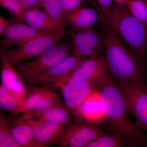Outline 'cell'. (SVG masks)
<instances>
[{"label":"cell","mask_w":147,"mask_h":147,"mask_svg":"<svg viewBox=\"0 0 147 147\" xmlns=\"http://www.w3.org/2000/svg\"><path fill=\"white\" fill-rule=\"evenodd\" d=\"M102 22L104 40L103 56L108 75L117 84L146 83V69L107 23Z\"/></svg>","instance_id":"cell-1"},{"label":"cell","mask_w":147,"mask_h":147,"mask_svg":"<svg viewBox=\"0 0 147 147\" xmlns=\"http://www.w3.org/2000/svg\"><path fill=\"white\" fill-rule=\"evenodd\" d=\"M96 90L103 100L106 120L113 132L124 139L129 146L147 147V134L129 120L121 92L108 74L96 84Z\"/></svg>","instance_id":"cell-2"},{"label":"cell","mask_w":147,"mask_h":147,"mask_svg":"<svg viewBox=\"0 0 147 147\" xmlns=\"http://www.w3.org/2000/svg\"><path fill=\"white\" fill-rule=\"evenodd\" d=\"M105 21L147 69V27L130 13L126 5L115 4Z\"/></svg>","instance_id":"cell-3"},{"label":"cell","mask_w":147,"mask_h":147,"mask_svg":"<svg viewBox=\"0 0 147 147\" xmlns=\"http://www.w3.org/2000/svg\"><path fill=\"white\" fill-rule=\"evenodd\" d=\"M73 55L71 38L65 37L36 57L13 66L26 84L33 78Z\"/></svg>","instance_id":"cell-4"},{"label":"cell","mask_w":147,"mask_h":147,"mask_svg":"<svg viewBox=\"0 0 147 147\" xmlns=\"http://www.w3.org/2000/svg\"><path fill=\"white\" fill-rule=\"evenodd\" d=\"M67 35L61 33H42L5 51L3 55L12 65L38 57L56 45Z\"/></svg>","instance_id":"cell-5"},{"label":"cell","mask_w":147,"mask_h":147,"mask_svg":"<svg viewBox=\"0 0 147 147\" xmlns=\"http://www.w3.org/2000/svg\"><path fill=\"white\" fill-rule=\"evenodd\" d=\"M117 84L127 111L134 117L136 125L147 134V85Z\"/></svg>","instance_id":"cell-6"},{"label":"cell","mask_w":147,"mask_h":147,"mask_svg":"<svg viewBox=\"0 0 147 147\" xmlns=\"http://www.w3.org/2000/svg\"><path fill=\"white\" fill-rule=\"evenodd\" d=\"M52 86L60 90L65 104L71 114L96 89V85L92 82L77 80L68 76Z\"/></svg>","instance_id":"cell-7"},{"label":"cell","mask_w":147,"mask_h":147,"mask_svg":"<svg viewBox=\"0 0 147 147\" xmlns=\"http://www.w3.org/2000/svg\"><path fill=\"white\" fill-rule=\"evenodd\" d=\"M104 132L95 125L75 120L66 127L63 137L58 145L63 147H86Z\"/></svg>","instance_id":"cell-8"},{"label":"cell","mask_w":147,"mask_h":147,"mask_svg":"<svg viewBox=\"0 0 147 147\" xmlns=\"http://www.w3.org/2000/svg\"><path fill=\"white\" fill-rule=\"evenodd\" d=\"M87 58L71 55L27 82L26 86H53L70 75Z\"/></svg>","instance_id":"cell-9"},{"label":"cell","mask_w":147,"mask_h":147,"mask_svg":"<svg viewBox=\"0 0 147 147\" xmlns=\"http://www.w3.org/2000/svg\"><path fill=\"white\" fill-rule=\"evenodd\" d=\"M22 117L31 126L36 141L39 147H45L59 143L65 132L66 126L45 121L36 119L26 113Z\"/></svg>","instance_id":"cell-10"},{"label":"cell","mask_w":147,"mask_h":147,"mask_svg":"<svg viewBox=\"0 0 147 147\" xmlns=\"http://www.w3.org/2000/svg\"><path fill=\"white\" fill-rule=\"evenodd\" d=\"M72 114L75 120L93 125L106 120L105 105L99 92L96 89L92 92Z\"/></svg>","instance_id":"cell-11"},{"label":"cell","mask_w":147,"mask_h":147,"mask_svg":"<svg viewBox=\"0 0 147 147\" xmlns=\"http://www.w3.org/2000/svg\"><path fill=\"white\" fill-rule=\"evenodd\" d=\"M108 74L105 58L101 56L86 59L68 76L77 80L91 82L96 85Z\"/></svg>","instance_id":"cell-12"},{"label":"cell","mask_w":147,"mask_h":147,"mask_svg":"<svg viewBox=\"0 0 147 147\" xmlns=\"http://www.w3.org/2000/svg\"><path fill=\"white\" fill-rule=\"evenodd\" d=\"M42 33H46L40 32L24 22L14 21L1 40V54Z\"/></svg>","instance_id":"cell-13"},{"label":"cell","mask_w":147,"mask_h":147,"mask_svg":"<svg viewBox=\"0 0 147 147\" xmlns=\"http://www.w3.org/2000/svg\"><path fill=\"white\" fill-rule=\"evenodd\" d=\"M23 22L42 32L67 35V31L66 30L63 25L53 20L45 11L40 10V9H34L24 11Z\"/></svg>","instance_id":"cell-14"},{"label":"cell","mask_w":147,"mask_h":147,"mask_svg":"<svg viewBox=\"0 0 147 147\" xmlns=\"http://www.w3.org/2000/svg\"><path fill=\"white\" fill-rule=\"evenodd\" d=\"M100 21V13L93 9L81 5L64 15L63 24L65 28L71 27L70 30H84Z\"/></svg>","instance_id":"cell-15"},{"label":"cell","mask_w":147,"mask_h":147,"mask_svg":"<svg viewBox=\"0 0 147 147\" xmlns=\"http://www.w3.org/2000/svg\"><path fill=\"white\" fill-rule=\"evenodd\" d=\"M1 84L16 95L24 103L27 91L24 80L15 67L3 55H1Z\"/></svg>","instance_id":"cell-16"},{"label":"cell","mask_w":147,"mask_h":147,"mask_svg":"<svg viewBox=\"0 0 147 147\" xmlns=\"http://www.w3.org/2000/svg\"><path fill=\"white\" fill-rule=\"evenodd\" d=\"M70 112L65 103L61 101L45 109L32 110L25 113L36 119L65 125L70 121Z\"/></svg>","instance_id":"cell-17"},{"label":"cell","mask_w":147,"mask_h":147,"mask_svg":"<svg viewBox=\"0 0 147 147\" xmlns=\"http://www.w3.org/2000/svg\"><path fill=\"white\" fill-rule=\"evenodd\" d=\"M7 119L13 137L20 147H39L31 126L22 116L20 117L10 116Z\"/></svg>","instance_id":"cell-18"},{"label":"cell","mask_w":147,"mask_h":147,"mask_svg":"<svg viewBox=\"0 0 147 147\" xmlns=\"http://www.w3.org/2000/svg\"><path fill=\"white\" fill-rule=\"evenodd\" d=\"M67 35L71 38L74 55L87 59L101 56L90 47L83 30H70L67 31Z\"/></svg>","instance_id":"cell-19"},{"label":"cell","mask_w":147,"mask_h":147,"mask_svg":"<svg viewBox=\"0 0 147 147\" xmlns=\"http://www.w3.org/2000/svg\"><path fill=\"white\" fill-rule=\"evenodd\" d=\"M48 86H26V94L19 114L35 110L42 100Z\"/></svg>","instance_id":"cell-20"},{"label":"cell","mask_w":147,"mask_h":147,"mask_svg":"<svg viewBox=\"0 0 147 147\" xmlns=\"http://www.w3.org/2000/svg\"><path fill=\"white\" fill-rule=\"evenodd\" d=\"M23 102L16 95L0 86V107L3 111L9 112L12 116L19 115Z\"/></svg>","instance_id":"cell-21"},{"label":"cell","mask_w":147,"mask_h":147,"mask_svg":"<svg viewBox=\"0 0 147 147\" xmlns=\"http://www.w3.org/2000/svg\"><path fill=\"white\" fill-rule=\"evenodd\" d=\"M0 147H20L14 139L7 117L0 110Z\"/></svg>","instance_id":"cell-22"},{"label":"cell","mask_w":147,"mask_h":147,"mask_svg":"<svg viewBox=\"0 0 147 147\" xmlns=\"http://www.w3.org/2000/svg\"><path fill=\"white\" fill-rule=\"evenodd\" d=\"M127 145L121 137L115 133L107 134L104 132L89 143L86 147H121Z\"/></svg>","instance_id":"cell-23"},{"label":"cell","mask_w":147,"mask_h":147,"mask_svg":"<svg viewBox=\"0 0 147 147\" xmlns=\"http://www.w3.org/2000/svg\"><path fill=\"white\" fill-rule=\"evenodd\" d=\"M41 8L53 20L63 26V0H43L40 6Z\"/></svg>","instance_id":"cell-24"},{"label":"cell","mask_w":147,"mask_h":147,"mask_svg":"<svg viewBox=\"0 0 147 147\" xmlns=\"http://www.w3.org/2000/svg\"><path fill=\"white\" fill-rule=\"evenodd\" d=\"M83 30L90 47L101 56L104 49V40L102 33L101 34L95 26Z\"/></svg>","instance_id":"cell-25"},{"label":"cell","mask_w":147,"mask_h":147,"mask_svg":"<svg viewBox=\"0 0 147 147\" xmlns=\"http://www.w3.org/2000/svg\"><path fill=\"white\" fill-rule=\"evenodd\" d=\"M126 6L130 13L147 27V1L129 0Z\"/></svg>","instance_id":"cell-26"},{"label":"cell","mask_w":147,"mask_h":147,"mask_svg":"<svg viewBox=\"0 0 147 147\" xmlns=\"http://www.w3.org/2000/svg\"><path fill=\"white\" fill-rule=\"evenodd\" d=\"M1 7L6 9L18 21L23 22V11L18 0H0Z\"/></svg>","instance_id":"cell-27"},{"label":"cell","mask_w":147,"mask_h":147,"mask_svg":"<svg viewBox=\"0 0 147 147\" xmlns=\"http://www.w3.org/2000/svg\"><path fill=\"white\" fill-rule=\"evenodd\" d=\"M96 4L102 21H107L114 3L113 0H94Z\"/></svg>","instance_id":"cell-28"},{"label":"cell","mask_w":147,"mask_h":147,"mask_svg":"<svg viewBox=\"0 0 147 147\" xmlns=\"http://www.w3.org/2000/svg\"><path fill=\"white\" fill-rule=\"evenodd\" d=\"M43 0H18L20 7L24 12L25 11L40 9V6Z\"/></svg>","instance_id":"cell-29"},{"label":"cell","mask_w":147,"mask_h":147,"mask_svg":"<svg viewBox=\"0 0 147 147\" xmlns=\"http://www.w3.org/2000/svg\"><path fill=\"white\" fill-rule=\"evenodd\" d=\"M84 0H63L64 15L82 5Z\"/></svg>","instance_id":"cell-30"},{"label":"cell","mask_w":147,"mask_h":147,"mask_svg":"<svg viewBox=\"0 0 147 147\" xmlns=\"http://www.w3.org/2000/svg\"><path fill=\"white\" fill-rule=\"evenodd\" d=\"M11 19L5 18L3 16H0V35H3L7 29L10 26L13 21Z\"/></svg>","instance_id":"cell-31"},{"label":"cell","mask_w":147,"mask_h":147,"mask_svg":"<svg viewBox=\"0 0 147 147\" xmlns=\"http://www.w3.org/2000/svg\"><path fill=\"white\" fill-rule=\"evenodd\" d=\"M129 0H113L114 4L119 5H126Z\"/></svg>","instance_id":"cell-32"},{"label":"cell","mask_w":147,"mask_h":147,"mask_svg":"<svg viewBox=\"0 0 147 147\" xmlns=\"http://www.w3.org/2000/svg\"><path fill=\"white\" fill-rule=\"evenodd\" d=\"M146 50L147 54V36L146 39Z\"/></svg>","instance_id":"cell-33"},{"label":"cell","mask_w":147,"mask_h":147,"mask_svg":"<svg viewBox=\"0 0 147 147\" xmlns=\"http://www.w3.org/2000/svg\"><path fill=\"white\" fill-rule=\"evenodd\" d=\"M146 1H147V0H146Z\"/></svg>","instance_id":"cell-34"}]
</instances>
